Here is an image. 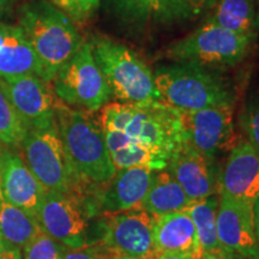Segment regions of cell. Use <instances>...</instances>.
I'll list each match as a JSON object with an SVG mask.
<instances>
[{"label": "cell", "instance_id": "obj_6", "mask_svg": "<svg viewBox=\"0 0 259 259\" xmlns=\"http://www.w3.org/2000/svg\"><path fill=\"white\" fill-rule=\"evenodd\" d=\"M97 65L108 82L113 100L122 103L162 101L154 72L131 48L111 38L95 36L89 41Z\"/></svg>", "mask_w": 259, "mask_h": 259}, {"label": "cell", "instance_id": "obj_8", "mask_svg": "<svg viewBox=\"0 0 259 259\" xmlns=\"http://www.w3.org/2000/svg\"><path fill=\"white\" fill-rule=\"evenodd\" d=\"M52 83L58 100L72 108L95 113L113 100L111 88L94 58L89 41L82 42Z\"/></svg>", "mask_w": 259, "mask_h": 259}, {"label": "cell", "instance_id": "obj_30", "mask_svg": "<svg viewBox=\"0 0 259 259\" xmlns=\"http://www.w3.org/2000/svg\"><path fill=\"white\" fill-rule=\"evenodd\" d=\"M63 259H112L99 245L84 248H69L63 245Z\"/></svg>", "mask_w": 259, "mask_h": 259}, {"label": "cell", "instance_id": "obj_37", "mask_svg": "<svg viewBox=\"0 0 259 259\" xmlns=\"http://www.w3.org/2000/svg\"><path fill=\"white\" fill-rule=\"evenodd\" d=\"M258 2V9H257V18H255V28L259 29V0Z\"/></svg>", "mask_w": 259, "mask_h": 259}, {"label": "cell", "instance_id": "obj_35", "mask_svg": "<svg viewBox=\"0 0 259 259\" xmlns=\"http://www.w3.org/2000/svg\"><path fill=\"white\" fill-rule=\"evenodd\" d=\"M156 259H191L186 255H181V254H171V253H161L157 254Z\"/></svg>", "mask_w": 259, "mask_h": 259}, {"label": "cell", "instance_id": "obj_32", "mask_svg": "<svg viewBox=\"0 0 259 259\" xmlns=\"http://www.w3.org/2000/svg\"><path fill=\"white\" fill-rule=\"evenodd\" d=\"M16 0H0V19L14 14Z\"/></svg>", "mask_w": 259, "mask_h": 259}, {"label": "cell", "instance_id": "obj_24", "mask_svg": "<svg viewBox=\"0 0 259 259\" xmlns=\"http://www.w3.org/2000/svg\"><path fill=\"white\" fill-rule=\"evenodd\" d=\"M219 202V193H216L205 198L192 200L185 208V211L196 226L202 252L222 251L218 239Z\"/></svg>", "mask_w": 259, "mask_h": 259}, {"label": "cell", "instance_id": "obj_26", "mask_svg": "<svg viewBox=\"0 0 259 259\" xmlns=\"http://www.w3.org/2000/svg\"><path fill=\"white\" fill-rule=\"evenodd\" d=\"M27 134V126L22 121L0 82V143L6 147H18L22 145Z\"/></svg>", "mask_w": 259, "mask_h": 259}, {"label": "cell", "instance_id": "obj_27", "mask_svg": "<svg viewBox=\"0 0 259 259\" xmlns=\"http://www.w3.org/2000/svg\"><path fill=\"white\" fill-rule=\"evenodd\" d=\"M239 125L244 132V138L259 153V89L246 97L239 114Z\"/></svg>", "mask_w": 259, "mask_h": 259}, {"label": "cell", "instance_id": "obj_17", "mask_svg": "<svg viewBox=\"0 0 259 259\" xmlns=\"http://www.w3.org/2000/svg\"><path fill=\"white\" fill-rule=\"evenodd\" d=\"M45 193L23 158L10 151L0 154V194L6 202L36 218Z\"/></svg>", "mask_w": 259, "mask_h": 259}, {"label": "cell", "instance_id": "obj_13", "mask_svg": "<svg viewBox=\"0 0 259 259\" xmlns=\"http://www.w3.org/2000/svg\"><path fill=\"white\" fill-rule=\"evenodd\" d=\"M218 239L221 250L236 259H259L253 205L219 194Z\"/></svg>", "mask_w": 259, "mask_h": 259}, {"label": "cell", "instance_id": "obj_28", "mask_svg": "<svg viewBox=\"0 0 259 259\" xmlns=\"http://www.w3.org/2000/svg\"><path fill=\"white\" fill-rule=\"evenodd\" d=\"M24 259H63V245L40 232L23 247Z\"/></svg>", "mask_w": 259, "mask_h": 259}, {"label": "cell", "instance_id": "obj_34", "mask_svg": "<svg viewBox=\"0 0 259 259\" xmlns=\"http://www.w3.org/2000/svg\"><path fill=\"white\" fill-rule=\"evenodd\" d=\"M253 219H254L255 234H257L258 245H259V197L253 204Z\"/></svg>", "mask_w": 259, "mask_h": 259}, {"label": "cell", "instance_id": "obj_5", "mask_svg": "<svg viewBox=\"0 0 259 259\" xmlns=\"http://www.w3.org/2000/svg\"><path fill=\"white\" fill-rule=\"evenodd\" d=\"M36 219L41 231L65 247H90L101 238V216L89 194L46 191Z\"/></svg>", "mask_w": 259, "mask_h": 259}, {"label": "cell", "instance_id": "obj_22", "mask_svg": "<svg viewBox=\"0 0 259 259\" xmlns=\"http://www.w3.org/2000/svg\"><path fill=\"white\" fill-rule=\"evenodd\" d=\"M255 18V0H216L206 22L238 34L254 36Z\"/></svg>", "mask_w": 259, "mask_h": 259}, {"label": "cell", "instance_id": "obj_7", "mask_svg": "<svg viewBox=\"0 0 259 259\" xmlns=\"http://www.w3.org/2000/svg\"><path fill=\"white\" fill-rule=\"evenodd\" d=\"M253 37V35L238 34L205 21L185 37L170 44L166 50V58L221 71L244 60Z\"/></svg>", "mask_w": 259, "mask_h": 259}, {"label": "cell", "instance_id": "obj_18", "mask_svg": "<svg viewBox=\"0 0 259 259\" xmlns=\"http://www.w3.org/2000/svg\"><path fill=\"white\" fill-rule=\"evenodd\" d=\"M153 240L157 254H181L193 259L202 253L196 226L185 210L155 218Z\"/></svg>", "mask_w": 259, "mask_h": 259}, {"label": "cell", "instance_id": "obj_29", "mask_svg": "<svg viewBox=\"0 0 259 259\" xmlns=\"http://www.w3.org/2000/svg\"><path fill=\"white\" fill-rule=\"evenodd\" d=\"M66 14L74 24L90 21L101 6V0H47Z\"/></svg>", "mask_w": 259, "mask_h": 259}, {"label": "cell", "instance_id": "obj_15", "mask_svg": "<svg viewBox=\"0 0 259 259\" xmlns=\"http://www.w3.org/2000/svg\"><path fill=\"white\" fill-rule=\"evenodd\" d=\"M153 171L142 167L118 169L111 180L94 187L90 197L97 213L103 216L138 209L150 186Z\"/></svg>", "mask_w": 259, "mask_h": 259}, {"label": "cell", "instance_id": "obj_2", "mask_svg": "<svg viewBox=\"0 0 259 259\" xmlns=\"http://www.w3.org/2000/svg\"><path fill=\"white\" fill-rule=\"evenodd\" d=\"M56 124L65 153L80 183L100 186L114 177L116 169L105 134L93 113L57 101Z\"/></svg>", "mask_w": 259, "mask_h": 259}, {"label": "cell", "instance_id": "obj_14", "mask_svg": "<svg viewBox=\"0 0 259 259\" xmlns=\"http://www.w3.org/2000/svg\"><path fill=\"white\" fill-rule=\"evenodd\" d=\"M218 193L253 205L259 197V153L238 138L220 169Z\"/></svg>", "mask_w": 259, "mask_h": 259}, {"label": "cell", "instance_id": "obj_1", "mask_svg": "<svg viewBox=\"0 0 259 259\" xmlns=\"http://www.w3.org/2000/svg\"><path fill=\"white\" fill-rule=\"evenodd\" d=\"M99 112V121L109 154L128 144H137L170 160L177 149L185 142L180 111L163 101H113Z\"/></svg>", "mask_w": 259, "mask_h": 259}, {"label": "cell", "instance_id": "obj_4", "mask_svg": "<svg viewBox=\"0 0 259 259\" xmlns=\"http://www.w3.org/2000/svg\"><path fill=\"white\" fill-rule=\"evenodd\" d=\"M154 79L162 101L178 111L235 103L233 87L221 71L200 65L178 61L161 65L154 72Z\"/></svg>", "mask_w": 259, "mask_h": 259}, {"label": "cell", "instance_id": "obj_36", "mask_svg": "<svg viewBox=\"0 0 259 259\" xmlns=\"http://www.w3.org/2000/svg\"><path fill=\"white\" fill-rule=\"evenodd\" d=\"M112 259H156L150 257H132V255H113Z\"/></svg>", "mask_w": 259, "mask_h": 259}, {"label": "cell", "instance_id": "obj_19", "mask_svg": "<svg viewBox=\"0 0 259 259\" xmlns=\"http://www.w3.org/2000/svg\"><path fill=\"white\" fill-rule=\"evenodd\" d=\"M21 74L42 77L40 61L18 25L0 22V78Z\"/></svg>", "mask_w": 259, "mask_h": 259}, {"label": "cell", "instance_id": "obj_23", "mask_svg": "<svg viewBox=\"0 0 259 259\" xmlns=\"http://www.w3.org/2000/svg\"><path fill=\"white\" fill-rule=\"evenodd\" d=\"M40 232L35 216L6 202L0 194V236L4 244L23 248Z\"/></svg>", "mask_w": 259, "mask_h": 259}, {"label": "cell", "instance_id": "obj_9", "mask_svg": "<svg viewBox=\"0 0 259 259\" xmlns=\"http://www.w3.org/2000/svg\"><path fill=\"white\" fill-rule=\"evenodd\" d=\"M22 148L24 162L46 191L74 193L85 186L77 178L67 158L57 124L45 130L28 131Z\"/></svg>", "mask_w": 259, "mask_h": 259}, {"label": "cell", "instance_id": "obj_31", "mask_svg": "<svg viewBox=\"0 0 259 259\" xmlns=\"http://www.w3.org/2000/svg\"><path fill=\"white\" fill-rule=\"evenodd\" d=\"M0 259H24L21 253V250L14 246L6 245L3 242V247L0 250Z\"/></svg>", "mask_w": 259, "mask_h": 259}, {"label": "cell", "instance_id": "obj_12", "mask_svg": "<svg viewBox=\"0 0 259 259\" xmlns=\"http://www.w3.org/2000/svg\"><path fill=\"white\" fill-rule=\"evenodd\" d=\"M0 82L28 131L56 125L57 100L50 83L36 74L2 77Z\"/></svg>", "mask_w": 259, "mask_h": 259}, {"label": "cell", "instance_id": "obj_21", "mask_svg": "<svg viewBox=\"0 0 259 259\" xmlns=\"http://www.w3.org/2000/svg\"><path fill=\"white\" fill-rule=\"evenodd\" d=\"M106 11L126 31L138 34L160 22L158 0H101Z\"/></svg>", "mask_w": 259, "mask_h": 259}, {"label": "cell", "instance_id": "obj_11", "mask_svg": "<svg viewBox=\"0 0 259 259\" xmlns=\"http://www.w3.org/2000/svg\"><path fill=\"white\" fill-rule=\"evenodd\" d=\"M180 115L185 141L204 156L215 160L218 155L231 150L238 139L234 127V105L180 111Z\"/></svg>", "mask_w": 259, "mask_h": 259}, {"label": "cell", "instance_id": "obj_38", "mask_svg": "<svg viewBox=\"0 0 259 259\" xmlns=\"http://www.w3.org/2000/svg\"><path fill=\"white\" fill-rule=\"evenodd\" d=\"M3 247V240H2V236H0V250H2Z\"/></svg>", "mask_w": 259, "mask_h": 259}, {"label": "cell", "instance_id": "obj_25", "mask_svg": "<svg viewBox=\"0 0 259 259\" xmlns=\"http://www.w3.org/2000/svg\"><path fill=\"white\" fill-rule=\"evenodd\" d=\"M158 3L160 22L164 24H180L209 15L216 0H158Z\"/></svg>", "mask_w": 259, "mask_h": 259}, {"label": "cell", "instance_id": "obj_3", "mask_svg": "<svg viewBox=\"0 0 259 259\" xmlns=\"http://www.w3.org/2000/svg\"><path fill=\"white\" fill-rule=\"evenodd\" d=\"M18 27L36 54L41 78L47 83H52L83 42L72 19L47 0L24 3L18 9Z\"/></svg>", "mask_w": 259, "mask_h": 259}, {"label": "cell", "instance_id": "obj_33", "mask_svg": "<svg viewBox=\"0 0 259 259\" xmlns=\"http://www.w3.org/2000/svg\"><path fill=\"white\" fill-rule=\"evenodd\" d=\"M193 259H236V258L232 257L231 254L226 253L225 251H220V252H202L200 255Z\"/></svg>", "mask_w": 259, "mask_h": 259}, {"label": "cell", "instance_id": "obj_20", "mask_svg": "<svg viewBox=\"0 0 259 259\" xmlns=\"http://www.w3.org/2000/svg\"><path fill=\"white\" fill-rule=\"evenodd\" d=\"M191 200L180 184L167 169L154 170L148 192L138 209L158 218L185 210Z\"/></svg>", "mask_w": 259, "mask_h": 259}, {"label": "cell", "instance_id": "obj_16", "mask_svg": "<svg viewBox=\"0 0 259 259\" xmlns=\"http://www.w3.org/2000/svg\"><path fill=\"white\" fill-rule=\"evenodd\" d=\"M166 169L180 184L191 202L218 193L220 168L215 160L204 156L186 141L170 157Z\"/></svg>", "mask_w": 259, "mask_h": 259}, {"label": "cell", "instance_id": "obj_10", "mask_svg": "<svg viewBox=\"0 0 259 259\" xmlns=\"http://www.w3.org/2000/svg\"><path fill=\"white\" fill-rule=\"evenodd\" d=\"M155 216L142 209L101 216V238L99 245L111 257L156 258L153 228Z\"/></svg>", "mask_w": 259, "mask_h": 259}]
</instances>
